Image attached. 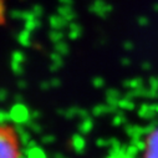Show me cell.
<instances>
[{"label": "cell", "mask_w": 158, "mask_h": 158, "mask_svg": "<svg viewBox=\"0 0 158 158\" xmlns=\"http://www.w3.org/2000/svg\"><path fill=\"white\" fill-rule=\"evenodd\" d=\"M141 158H158V127L153 128L144 138Z\"/></svg>", "instance_id": "cell-2"}, {"label": "cell", "mask_w": 158, "mask_h": 158, "mask_svg": "<svg viewBox=\"0 0 158 158\" xmlns=\"http://www.w3.org/2000/svg\"><path fill=\"white\" fill-rule=\"evenodd\" d=\"M20 141L11 126L0 123V158H20Z\"/></svg>", "instance_id": "cell-1"}]
</instances>
